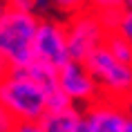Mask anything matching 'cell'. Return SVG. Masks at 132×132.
<instances>
[{
    "instance_id": "ac0fdd59",
    "label": "cell",
    "mask_w": 132,
    "mask_h": 132,
    "mask_svg": "<svg viewBox=\"0 0 132 132\" xmlns=\"http://www.w3.org/2000/svg\"><path fill=\"white\" fill-rule=\"evenodd\" d=\"M9 70H11V67H9V63L5 61V58H2V54H0V78L5 76V74H7Z\"/></svg>"
},
{
    "instance_id": "8fae6325",
    "label": "cell",
    "mask_w": 132,
    "mask_h": 132,
    "mask_svg": "<svg viewBox=\"0 0 132 132\" xmlns=\"http://www.w3.org/2000/svg\"><path fill=\"white\" fill-rule=\"evenodd\" d=\"M90 7V0H49V11L52 16H58V18H70V16L83 11V9Z\"/></svg>"
},
{
    "instance_id": "e0dca14e",
    "label": "cell",
    "mask_w": 132,
    "mask_h": 132,
    "mask_svg": "<svg viewBox=\"0 0 132 132\" xmlns=\"http://www.w3.org/2000/svg\"><path fill=\"white\" fill-rule=\"evenodd\" d=\"M121 103H123L125 112H128V117L132 119V87H130V92L125 94V98H123V101H121Z\"/></svg>"
},
{
    "instance_id": "7402d4cb",
    "label": "cell",
    "mask_w": 132,
    "mask_h": 132,
    "mask_svg": "<svg viewBox=\"0 0 132 132\" xmlns=\"http://www.w3.org/2000/svg\"><path fill=\"white\" fill-rule=\"evenodd\" d=\"M78 132H85V130H83V128H81V130H78Z\"/></svg>"
},
{
    "instance_id": "7c38bea8",
    "label": "cell",
    "mask_w": 132,
    "mask_h": 132,
    "mask_svg": "<svg viewBox=\"0 0 132 132\" xmlns=\"http://www.w3.org/2000/svg\"><path fill=\"white\" fill-rule=\"evenodd\" d=\"M119 34L123 36L125 40L132 45V9H121V14H119V20H117V29Z\"/></svg>"
},
{
    "instance_id": "9c48e42d",
    "label": "cell",
    "mask_w": 132,
    "mask_h": 132,
    "mask_svg": "<svg viewBox=\"0 0 132 132\" xmlns=\"http://www.w3.org/2000/svg\"><path fill=\"white\" fill-rule=\"evenodd\" d=\"M22 70L27 72V76H31L36 83L43 87L45 96L52 94L54 90H58V78H56V67H54V65H47V63L36 61V58H34V61L29 63V65H25Z\"/></svg>"
},
{
    "instance_id": "7a4b0ae2",
    "label": "cell",
    "mask_w": 132,
    "mask_h": 132,
    "mask_svg": "<svg viewBox=\"0 0 132 132\" xmlns=\"http://www.w3.org/2000/svg\"><path fill=\"white\" fill-rule=\"evenodd\" d=\"M40 16L34 11L5 9L0 16V54L9 67H25L34 61V36Z\"/></svg>"
},
{
    "instance_id": "6da1fadb",
    "label": "cell",
    "mask_w": 132,
    "mask_h": 132,
    "mask_svg": "<svg viewBox=\"0 0 132 132\" xmlns=\"http://www.w3.org/2000/svg\"><path fill=\"white\" fill-rule=\"evenodd\" d=\"M0 105L16 119V123L38 121L47 110L43 87L27 76L22 67H11L0 78Z\"/></svg>"
},
{
    "instance_id": "603a6c76",
    "label": "cell",
    "mask_w": 132,
    "mask_h": 132,
    "mask_svg": "<svg viewBox=\"0 0 132 132\" xmlns=\"http://www.w3.org/2000/svg\"><path fill=\"white\" fill-rule=\"evenodd\" d=\"M14 132H16V130H14Z\"/></svg>"
},
{
    "instance_id": "d6986e66",
    "label": "cell",
    "mask_w": 132,
    "mask_h": 132,
    "mask_svg": "<svg viewBox=\"0 0 132 132\" xmlns=\"http://www.w3.org/2000/svg\"><path fill=\"white\" fill-rule=\"evenodd\" d=\"M123 132H132V119L128 117V121H125V128H123Z\"/></svg>"
},
{
    "instance_id": "30bf717a",
    "label": "cell",
    "mask_w": 132,
    "mask_h": 132,
    "mask_svg": "<svg viewBox=\"0 0 132 132\" xmlns=\"http://www.w3.org/2000/svg\"><path fill=\"white\" fill-rule=\"evenodd\" d=\"M105 47H108V52H110L117 61L121 63H128V65H132V45L128 40H125L123 36L119 34V31H108V36H105Z\"/></svg>"
},
{
    "instance_id": "5b68a950",
    "label": "cell",
    "mask_w": 132,
    "mask_h": 132,
    "mask_svg": "<svg viewBox=\"0 0 132 132\" xmlns=\"http://www.w3.org/2000/svg\"><path fill=\"white\" fill-rule=\"evenodd\" d=\"M34 58L47 63V65H54L56 70L72 58L63 18H58V16H40L38 18V27H36L34 36Z\"/></svg>"
},
{
    "instance_id": "277c9868",
    "label": "cell",
    "mask_w": 132,
    "mask_h": 132,
    "mask_svg": "<svg viewBox=\"0 0 132 132\" xmlns=\"http://www.w3.org/2000/svg\"><path fill=\"white\" fill-rule=\"evenodd\" d=\"M65 31H67L70 56L74 61H85L96 47L103 45L108 36V29L98 11H94L92 7L65 18Z\"/></svg>"
},
{
    "instance_id": "4fadbf2b",
    "label": "cell",
    "mask_w": 132,
    "mask_h": 132,
    "mask_svg": "<svg viewBox=\"0 0 132 132\" xmlns=\"http://www.w3.org/2000/svg\"><path fill=\"white\" fill-rule=\"evenodd\" d=\"M90 7L94 11H112V9H123V0H90Z\"/></svg>"
},
{
    "instance_id": "52a82bcc",
    "label": "cell",
    "mask_w": 132,
    "mask_h": 132,
    "mask_svg": "<svg viewBox=\"0 0 132 132\" xmlns=\"http://www.w3.org/2000/svg\"><path fill=\"white\" fill-rule=\"evenodd\" d=\"M128 112L121 101L98 96L83 108V130L85 132H123Z\"/></svg>"
},
{
    "instance_id": "9a60e30c",
    "label": "cell",
    "mask_w": 132,
    "mask_h": 132,
    "mask_svg": "<svg viewBox=\"0 0 132 132\" xmlns=\"http://www.w3.org/2000/svg\"><path fill=\"white\" fill-rule=\"evenodd\" d=\"M5 7L18 11H34V0H5Z\"/></svg>"
},
{
    "instance_id": "44dd1931",
    "label": "cell",
    "mask_w": 132,
    "mask_h": 132,
    "mask_svg": "<svg viewBox=\"0 0 132 132\" xmlns=\"http://www.w3.org/2000/svg\"><path fill=\"white\" fill-rule=\"evenodd\" d=\"M5 9H7V7H5V0H0V16L5 14Z\"/></svg>"
},
{
    "instance_id": "ba28073f",
    "label": "cell",
    "mask_w": 132,
    "mask_h": 132,
    "mask_svg": "<svg viewBox=\"0 0 132 132\" xmlns=\"http://www.w3.org/2000/svg\"><path fill=\"white\" fill-rule=\"evenodd\" d=\"M38 125L43 132H78L83 128V108L70 103L65 108L45 110Z\"/></svg>"
},
{
    "instance_id": "2e32d148",
    "label": "cell",
    "mask_w": 132,
    "mask_h": 132,
    "mask_svg": "<svg viewBox=\"0 0 132 132\" xmlns=\"http://www.w3.org/2000/svg\"><path fill=\"white\" fill-rule=\"evenodd\" d=\"M16 132H43L38 121H20L16 123Z\"/></svg>"
},
{
    "instance_id": "5bb4252c",
    "label": "cell",
    "mask_w": 132,
    "mask_h": 132,
    "mask_svg": "<svg viewBox=\"0 0 132 132\" xmlns=\"http://www.w3.org/2000/svg\"><path fill=\"white\" fill-rule=\"evenodd\" d=\"M16 130V119L0 105V132H14Z\"/></svg>"
},
{
    "instance_id": "8992f818",
    "label": "cell",
    "mask_w": 132,
    "mask_h": 132,
    "mask_svg": "<svg viewBox=\"0 0 132 132\" xmlns=\"http://www.w3.org/2000/svg\"><path fill=\"white\" fill-rule=\"evenodd\" d=\"M56 78H58V87L65 96L70 98L72 105L85 108L92 101H96L101 96L96 81L92 78L90 70L85 67L83 61H74L70 58L67 63H63L56 70Z\"/></svg>"
},
{
    "instance_id": "3957f363",
    "label": "cell",
    "mask_w": 132,
    "mask_h": 132,
    "mask_svg": "<svg viewBox=\"0 0 132 132\" xmlns=\"http://www.w3.org/2000/svg\"><path fill=\"white\" fill-rule=\"evenodd\" d=\"M83 63L90 70L92 78L96 81L101 96L112 101H123L132 87V65L117 61L105 45L96 47Z\"/></svg>"
},
{
    "instance_id": "ffe728a7",
    "label": "cell",
    "mask_w": 132,
    "mask_h": 132,
    "mask_svg": "<svg viewBox=\"0 0 132 132\" xmlns=\"http://www.w3.org/2000/svg\"><path fill=\"white\" fill-rule=\"evenodd\" d=\"M123 7L125 9H132V0H123Z\"/></svg>"
}]
</instances>
